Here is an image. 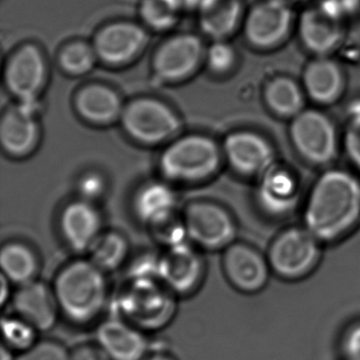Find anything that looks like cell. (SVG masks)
I'll use <instances>...</instances> for the list:
<instances>
[{"mask_svg": "<svg viewBox=\"0 0 360 360\" xmlns=\"http://www.w3.org/2000/svg\"><path fill=\"white\" fill-rule=\"evenodd\" d=\"M359 222L360 181L345 170L324 172L305 202L303 226L322 244H330L345 239Z\"/></svg>", "mask_w": 360, "mask_h": 360, "instance_id": "cell-1", "label": "cell"}, {"mask_svg": "<svg viewBox=\"0 0 360 360\" xmlns=\"http://www.w3.org/2000/svg\"><path fill=\"white\" fill-rule=\"evenodd\" d=\"M52 288L60 315L75 326L94 323L108 302L106 273L90 259H77L60 267Z\"/></svg>", "mask_w": 360, "mask_h": 360, "instance_id": "cell-2", "label": "cell"}, {"mask_svg": "<svg viewBox=\"0 0 360 360\" xmlns=\"http://www.w3.org/2000/svg\"><path fill=\"white\" fill-rule=\"evenodd\" d=\"M222 155L216 141L191 134L168 145L160 158V169L166 179L174 182H201L218 172Z\"/></svg>", "mask_w": 360, "mask_h": 360, "instance_id": "cell-3", "label": "cell"}, {"mask_svg": "<svg viewBox=\"0 0 360 360\" xmlns=\"http://www.w3.org/2000/svg\"><path fill=\"white\" fill-rule=\"evenodd\" d=\"M174 297L160 280L129 279L117 298V314L140 330H159L176 314Z\"/></svg>", "mask_w": 360, "mask_h": 360, "instance_id": "cell-4", "label": "cell"}, {"mask_svg": "<svg viewBox=\"0 0 360 360\" xmlns=\"http://www.w3.org/2000/svg\"><path fill=\"white\" fill-rule=\"evenodd\" d=\"M267 260L271 273L285 281L309 277L319 265L322 243L304 226L280 231L269 244Z\"/></svg>", "mask_w": 360, "mask_h": 360, "instance_id": "cell-5", "label": "cell"}, {"mask_svg": "<svg viewBox=\"0 0 360 360\" xmlns=\"http://www.w3.org/2000/svg\"><path fill=\"white\" fill-rule=\"evenodd\" d=\"M120 122L130 138L146 145L172 140L182 126L168 105L153 98H136L126 105Z\"/></svg>", "mask_w": 360, "mask_h": 360, "instance_id": "cell-6", "label": "cell"}, {"mask_svg": "<svg viewBox=\"0 0 360 360\" xmlns=\"http://www.w3.org/2000/svg\"><path fill=\"white\" fill-rule=\"evenodd\" d=\"M188 240L199 250L223 252L236 242L238 226L233 214L214 202L199 201L185 210Z\"/></svg>", "mask_w": 360, "mask_h": 360, "instance_id": "cell-7", "label": "cell"}, {"mask_svg": "<svg viewBox=\"0 0 360 360\" xmlns=\"http://www.w3.org/2000/svg\"><path fill=\"white\" fill-rule=\"evenodd\" d=\"M290 140L297 153L314 165H326L338 153V136L332 120L321 111L304 109L292 119Z\"/></svg>", "mask_w": 360, "mask_h": 360, "instance_id": "cell-8", "label": "cell"}, {"mask_svg": "<svg viewBox=\"0 0 360 360\" xmlns=\"http://www.w3.org/2000/svg\"><path fill=\"white\" fill-rule=\"evenodd\" d=\"M206 275V263L197 246L188 242L167 248L159 257V279L176 296L195 294Z\"/></svg>", "mask_w": 360, "mask_h": 360, "instance_id": "cell-9", "label": "cell"}, {"mask_svg": "<svg viewBox=\"0 0 360 360\" xmlns=\"http://www.w3.org/2000/svg\"><path fill=\"white\" fill-rule=\"evenodd\" d=\"M222 269L238 292L252 295L269 283L271 269L267 257L245 242H233L222 254Z\"/></svg>", "mask_w": 360, "mask_h": 360, "instance_id": "cell-10", "label": "cell"}, {"mask_svg": "<svg viewBox=\"0 0 360 360\" xmlns=\"http://www.w3.org/2000/svg\"><path fill=\"white\" fill-rule=\"evenodd\" d=\"M206 48L197 35H174L160 46L153 58V72L165 83L188 79L204 63Z\"/></svg>", "mask_w": 360, "mask_h": 360, "instance_id": "cell-11", "label": "cell"}, {"mask_svg": "<svg viewBox=\"0 0 360 360\" xmlns=\"http://www.w3.org/2000/svg\"><path fill=\"white\" fill-rule=\"evenodd\" d=\"M47 63L37 46L27 44L9 58L5 69V83L20 103H37L47 81Z\"/></svg>", "mask_w": 360, "mask_h": 360, "instance_id": "cell-12", "label": "cell"}, {"mask_svg": "<svg viewBox=\"0 0 360 360\" xmlns=\"http://www.w3.org/2000/svg\"><path fill=\"white\" fill-rule=\"evenodd\" d=\"M292 12L282 0H265L252 8L244 22V34L252 47L271 49L288 37Z\"/></svg>", "mask_w": 360, "mask_h": 360, "instance_id": "cell-13", "label": "cell"}, {"mask_svg": "<svg viewBox=\"0 0 360 360\" xmlns=\"http://www.w3.org/2000/svg\"><path fill=\"white\" fill-rule=\"evenodd\" d=\"M148 34L141 25L132 22H111L98 31L94 45L98 60L109 66L129 64L146 47Z\"/></svg>", "mask_w": 360, "mask_h": 360, "instance_id": "cell-14", "label": "cell"}, {"mask_svg": "<svg viewBox=\"0 0 360 360\" xmlns=\"http://www.w3.org/2000/svg\"><path fill=\"white\" fill-rule=\"evenodd\" d=\"M222 151L231 168L243 176H261L275 166L273 146L256 132L240 130L229 134Z\"/></svg>", "mask_w": 360, "mask_h": 360, "instance_id": "cell-15", "label": "cell"}, {"mask_svg": "<svg viewBox=\"0 0 360 360\" xmlns=\"http://www.w3.org/2000/svg\"><path fill=\"white\" fill-rule=\"evenodd\" d=\"M58 229L63 241L77 254L89 252L103 231V218L94 202H70L60 212Z\"/></svg>", "mask_w": 360, "mask_h": 360, "instance_id": "cell-16", "label": "cell"}, {"mask_svg": "<svg viewBox=\"0 0 360 360\" xmlns=\"http://www.w3.org/2000/svg\"><path fill=\"white\" fill-rule=\"evenodd\" d=\"M37 103L18 102L3 115L0 123V142L8 155L22 158L30 155L41 136L37 119Z\"/></svg>", "mask_w": 360, "mask_h": 360, "instance_id": "cell-17", "label": "cell"}, {"mask_svg": "<svg viewBox=\"0 0 360 360\" xmlns=\"http://www.w3.org/2000/svg\"><path fill=\"white\" fill-rule=\"evenodd\" d=\"M12 307L15 315L32 324L39 332L53 328L60 314L53 288L39 280L18 286L12 298Z\"/></svg>", "mask_w": 360, "mask_h": 360, "instance_id": "cell-18", "label": "cell"}, {"mask_svg": "<svg viewBox=\"0 0 360 360\" xmlns=\"http://www.w3.org/2000/svg\"><path fill=\"white\" fill-rule=\"evenodd\" d=\"M96 342L110 360H144L150 347L144 330L121 317L101 322L96 328Z\"/></svg>", "mask_w": 360, "mask_h": 360, "instance_id": "cell-19", "label": "cell"}, {"mask_svg": "<svg viewBox=\"0 0 360 360\" xmlns=\"http://www.w3.org/2000/svg\"><path fill=\"white\" fill-rule=\"evenodd\" d=\"M299 37L303 46L317 56H326L342 41L340 18L320 6L303 12L299 20Z\"/></svg>", "mask_w": 360, "mask_h": 360, "instance_id": "cell-20", "label": "cell"}, {"mask_svg": "<svg viewBox=\"0 0 360 360\" xmlns=\"http://www.w3.org/2000/svg\"><path fill=\"white\" fill-rule=\"evenodd\" d=\"M260 178L257 201L261 210L275 218L290 214L298 201V187L294 176L275 165Z\"/></svg>", "mask_w": 360, "mask_h": 360, "instance_id": "cell-21", "label": "cell"}, {"mask_svg": "<svg viewBox=\"0 0 360 360\" xmlns=\"http://www.w3.org/2000/svg\"><path fill=\"white\" fill-rule=\"evenodd\" d=\"M303 88L307 96L317 104H334L345 88L342 70L332 58L317 56L305 67Z\"/></svg>", "mask_w": 360, "mask_h": 360, "instance_id": "cell-22", "label": "cell"}, {"mask_svg": "<svg viewBox=\"0 0 360 360\" xmlns=\"http://www.w3.org/2000/svg\"><path fill=\"white\" fill-rule=\"evenodd\" d=\"M75 109L79 117L94 125H109L121 119L123 102L119 94L104 85H88L75 96Z\"/></svg>", "mask_w": 360, "mask_h": 360, "instance_id": "cell-23", "label": "cell"}, {"mask_svg": "<svg viewBox=\"0 0 360 360\" xmlns=\"http://www.w3.org/2000/svg\"><path fill=\"white\" fill-rule=\"evenodd\" d=\"M200 29L212 41H225L239 26L242 0H203L197 9Z\"/></svg>", "mask_w": 360, "mask_h": 360, "instance_id": "cell-24", "label": "cell"}, {"mask_svg": "<svg viewBox=\"0 0 360 360\" xmlns=\"http://www.w3.org/2000/svg\"><path fill=\"white\" fill-rule=\"evenodd\" d=\"M1 275L18 286L37 280L41 260L37 250L20 240L7 241L0 250Z\"/></svg>", "mask_w": 360, "mask_h": 360, "instance_id": "cell-25", "label": "cell"}, {"mask_svg": "<svg viewBox=\"0 0 360 360\" xmlns=\"http://www.w3.org/2000/svg\"><path fill=\"white\" fill-rule=\"evenodd\" d=\"M174 191L165 183L153 182L136 193L134 201V214L147 226L161 222L176 212Z\"/></svg>", "mask_w": 360, "mask_h": 360, "instance_id": "cell-26", "label": "cell"}, {"mask_svg": "<svg viewBox=\"0 0 360 360\" xmlns=\"http://www.w3.org/2000/svg\"><path fill=\"white\" fill-rule=\"evenodd\" d=\"M264 101L274 115L294 119L304 110V92L290 77H276L267 84Z\"/></svg>", "mask_w": 360, "mask_h": 360, "instance_id": "cell-27", "label": "cell"}, {"mask_svg": "<svg viewBox=\"0 0 360 360\" xmlns=\"http://www.w3.org/2000/svg\"><path fill=\"white\" fill-rule=\"evenodd\" d=\"M129 242L119 231H104L89 250V259L104 273L123 266L129 255Z\"/></svg>", "mask_w": 360, "mask_h": 360, "instance_id": "cell-28", "label": "cell"}, {"mask_svg": "<svg viewBox=\"0 0 360 360\" xmlns=\"http://www.w3.org/2000/svg\"><path fill=\"white\" fill-rule=\"evenodd\" d=\"M139 11L143 22L155 31L174 28L183 12L176 0H141Z\"/></svg>", "mask_w": 360, "mask_h": 360, "instance_id": "cell-29", "label": "cell"}, {"mask_svg": "<svg viewBox=\"0 0 360 360\" xmlns=\"http://www.w3.org/2000/svg\"><path fill=\"white\" fill-rule=\"evenodd\" d=\"M98 60L94 45L75 41L65 46L58 56L60 68L73 77L87 75L96 66Z\"/></svg>", "mask_w": 360, "mask_h": 360, "instance_id": "cell-30", "label": "cell"}, {"mask_svg": "<svg viewBox=\"0 0 360 360\" xmlns=\"http://www.w3.org/2000/svg\"><path fill=\"white\" fill-rule=\"evenodd\" d=\"M1 326H3L4 345H7L12 351L22 353L39 341L37 340L39 330L20 316L4 317Z\"/></svg>", "mask_w": 360, "mask_h": 360, "instance_id": "cell-31", "label": "cell"}, {"mask_svg": "<svg viewBox=\"0 0 360 360\" xmlns=\"http://www.w3.org/2000/svg\"><path fill=\"white\" fill-rule=\"evenodd\" d=\"M149 229L158 243L166 248H174L188 240L184 218L176 216V212L161 222L151 225Z\"/></svg>", "mask_w": 360, "mask_h": 360, "instance_id": "cell-32", "label": "cell"}, {"mask_svg": "<svg viewBox=\"0 0 360 360\" xmlns=\"http://www.w3.org/2000/svg\"><path fill=\"white\" fill-rule=\"evenodd\" d=\"M236 52L233 48L225 41H214L206 48L205 63L207 68L216 75L229 72L236 64Z\"/></svg>", "mask_w": 360, "mask_h": 360, "instance_id": "cell-33", "label": "cell"}, {"mask_svg": "<svg viewBox=\"0 0 360 360\" xmlns=\"http://www.w3.org/2000/svg\"><path fill=\"white\" fill-rule=\"evenodd\" d=\"M16 360H70V351L58 341L45 339L20 353Z\"/></svg>", "mask_w": 360, "mask_h": 360, "instance_id": "cell-34", "label": "cell"}, {"mask_svg": "<svg viewBox=\"0 0 360 360\" xmlns=\"http://www.w3.org/2000/svg\"><path fill=\"white\" fill-rule=\"evenodd\" d=\"M345 360H360V320L347 326L340 339Z\"/></svg>", "mask_w": 360, "mask_h": 360, "instance_id": "cell-35", "label": "cell"}, {"mask_svg": "<svg viewBox=\"0 0 360 360\" xmlns=\"http://www.w3.org/2000/svg\"><path fill=\"white\" fill-rule=\"evenodd\" d=\"M81 199L94 202V200L98 199L106 188V183L102 174L98 172H87L82 176L77 184Z\"/></svg>", "mask_w": 360, "mask_h": 360, "instance_id": "cell-36", "label": "cell"}, {"mask_svg": "<svg viewBox=\"0 0 360 360\" xmlns=\"http://www.w3.org/2000/svg\"><path fill=\"white\" fill-rule=\"evenodd\" d=\"M345 146L349 160L360 169V115L354 117L347 126Z\"/></svg>", "mask_w": 360, "mask_h": 360, "instance_id": "cell-37", "label": "cell"}, {"mask_svg": "<svg viewBox=\"0 0 360 360\" xmlns=\"http://www.w3.org/2000/svg\"><path fill=\"white\" fill-rule=\"evenodd\" d=\"M70 360H110L103 347L96 343H84L70 351Z\"/></svg>", "mask_w": 360, "mask_h": 360, "instance_id": "cell-38", "label": "cell"}, {"mask_svg": "<svg viewBox=\"0 0 360 360\" xmlns=\"http://www.w3.org/2000/svg\"><path fill=\"white\" fill-rule=\"evenodd\" d=\"M357 5L358 0H326L321 7L341 20L345 14L356 9Z\"/></svg>", "mask_w": 360, "mask_h": 360, "instance_id": "cell-39", "label": "cell"}, {"mask_svg": "<svg viewBox=\"0 0 360 360\" xmlns=\"http://www.w3.org/2000/svg\"><path fill=\"white\" fill-rule=\"evenodd\" d=\"M10 283L11 282L5 276L1 275V294H0V304H1V307H5L6 303L9 301Z\"/></svg>", "mask_w": 360, "mask_h": 360, "instance_id": "cell-40", "label": "cell"}, {"mask_svg": "<svg viewBox=\"0 0 360 360\" xmlns=\"http://www.w3.org/2000/svg\"><path fill=\"white\" fill-rule=\"evenodd\" d=\"M176 1L180 6L182 11H186V10L187 11H191V10L197 11L198 7L203 0H176Z\"/></svg>", "mask_w": 360, "mask_h": 360, "instance_id": "cell-41", "label": "cell"}, {"mask_svg": "<svg viewBox=\"0 0 360 360\" xmlns=\"http://www.w3.org/2000/svg\"><path fill=\"white\" fill-rule=\"evenodd\" d=\"M144 360H176L174 356L164 352H155V353L149 354Z\"/></svg>", "mask_w": 360, "mask_h": 360, "instance_id": "cell-42", "label": "cell"}, {"mask_svg": "<svg viewBox=\"0 0 360 360\" xmlns=\"http://www.w3.org/2000/svg\"><path fill=\"white\" fill-rule=\"evenodd\" d=\"M0 360H16L13 357V351L4 343L0 349Z\"/></svg>", "mask_w": 360, "mask_h": 360, "instance_id": "cell-43", "label": "cell"}]
</instances>
